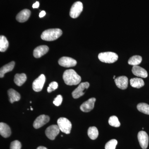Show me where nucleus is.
I'll use <instances>...</instances> for the list:
<instances>
[{
  "instance_id": "obj_8",
  "label": "nucleus",
  "mask_w": 149,
  "mask_h": 149,
  "mask_svg": "<svg viewBox=\"0 0 149 149\" xmlns=\"http://www.w3.org/2000/svg\"><path fill=\"white\" fill-rule=\"evenodd\" d=\"M58 125H53L48 127L45 130V134L48 139L54 140L60 132Z\"/></svg>"
},
{
  "instance_id": "obj_18",
  "label": "nucleus",
  "mask_w": 149,
  "mask_h": 149,
  "mask_svg": "<svg viewBox=\"0 0 149 149\" xmlns=\"http://www.w3.org/2000/svg\"><path fill=\"white\" fill-rule=\"evenodd\" d=\"M9 97V100L11 103H13L15 102L19 101L20 99V95L15 90L10 89L8 91Z\"/></svg>"
},
{
  "instance_id": "obj_20",
  "label": "nucleus",
  "mask_w": 149,
  "mask_h": 149,
  "mask_svg": "<svg viewBox=\"0 0 149 149\" xmlns=\"http://www.w3.org/2000/svg\"><path fill=\"white\" fill-rule=\"evenodd\" d=\"M27 80V76L24 73L16 74L14 77V82L17 85L21 86Z\"/></svg>"
},
{
  "instance_id": "obj_35",
  "label": "nucleus",
  "mask_w": 149,
  "mask_h": 149,
  "mask_svg": "<svg viewBox=\"0 0 149 149\" xmlns=\"http://www.w3.org/2000/svg\"><path fill=\"white\" fill-rule=\"evenodd\" d=\"M115 77H116V76H115V75H114V76H113V78H114V79L115 78Z\"/></svg>"
},
{
  "instance_id": "obj_14",
  "label": "nucleus",
  "mask_w": 149,
  "mask_h": 149,
  "mask_svg": "<svg viewBox=\"0 0 149 149\" xmlns=\"http://www.w3.org/2000/svg\"><path fill=\"white\" fill-rule=\"evenodd\" d=\"M49 48L46 45L38 46L33 52V56L36 58H40L45 54L49 51Z\"/></svg>"
},
{
  "instance_id": "obj_1",
  "label": "nucleus",
  "mask_w": 149,
  "mask_h": 149,
  "mask_svg": "<svg viewBox=\"0 0 149 149\" xmlns=\"http://www.w3.org/2000/svg\"><path fill=\"white\" fill-rule=\"evenodd\" d=\"M65 83L68 85H77L81 82V78L80 75L73 69L65 70L63 76Z\"/></svg>"
},
{
  "instance_id": "obj_22",
  "label": "nucleus",
  "mask_w": 149,
  "mask_h": 149,
  "mask_svg": "<svg viewBox=\"0 0 149 149\" xmlns=\"http://www.w3.org/2000/svg\"><path fill=\"white\" fill-rule=\"evenodd\" d=\"M88 134L90 139L93 140H95L99 135L97 128L95 126L90 127L88 130Z\"/></svg>"
},
{
  "instance_id": "obj_13",
  "label": "nucleus",
  "mask_w": 149,
  "mask_h": 149,
  "mask_svg": "<svg viewBox=\"0 0 149 149\" xmlns=\"http://www.w3.org/2000/svg\"><path fill=\"white\" fill-rule=\"evenodd\" d=\"M114 81L118 88L121 90H125L128 88V80L126 76H119L115 79Z\"/></svg>"
},
{
  "instance_id": "obj_10",
  "label": "nucleus",
  "mask_w": 149,
  "mask_h": 149,
  "mask_svg": "<svg viewBox=\"0 0 149 149\" xmlns=\"http://www.w3.org/2000/svg\"><path fill=\"white\" fill-rule=\"evenodd\" d=\"M138 138L142 149H146L149 143V137L146 132L144 131H140L138 133Z\"/></svg>"
},
{
  "instance_id": "obj_31",
  "label": "nucleus",
  "mask_w": 149,
  "mask_h": 149,
  "mask_svg": "<svg viewBox=\"0 0 149 149\" xmlns=\"http://www.w3.org/2000/svg\"><path fill=\"white\" fill-rule=\"evenodd\" d=\"M39 6H40V3H39V2L37 1L35 3L33 4V5H32V8H38Z\"/></svg>"
},
{
  "instance_id": "obj_4",
  "label": "nucleus",
  "mask_w": 149,
  "mask_h": 149,
  "mask_svg": "<svg viewBox=\"0 0 149 149\" xmlns=\"http://www.w3.org/2000/svg\"><path fill=\"white\" fill-rule=\"evenodd\" d=\"M57 124L60 130L62 132L66 134L70 133L72 128V124L67 118H60L57 120Z\"/></svg>"
},
{
  "instance_id": "obj_29",
  "label": "nucleus",
  "mask_w": 149,
  "mask_h": 149,
  "mask_svg": "<svg viewBox=\"0 0 149 149\" xmlns=\"http://www.w3.org/2000/svg\"><path fill=\"white\" fill-rule=\"evenodd\" d=\"M21 144L19 141H15L10 144V149H21Z\"/></svg>"
},
{
  "instance_id": "obj_12",
  "label": "nucleus",
  "mask_w": 149,
  "mask_h": 149,
  "mask_svg": "<svg viewBox=\"0 0 149 149\" xmlns=\"http://www.w3.org/2000/svg\"><path fill=\"white\" fill-rule=\"evenodd\" d=\"M95 101L96 99L95 98H91L89 99L80 106V110L84 112H88L91 111L94 108Z\"/></svg>"
},
{
  "instance_id": "obj_30",
  "label": "nucleus",
  "mask_w": 149,
  "mask_h": 149,
  "mask_svg": "<svg viewBox=\"0 0 149 149\" xmlns=\"http://www.w3.org/2000/svg\"><path fill=\"white\" fill-rule=\"evenodd\" d=\"M63 101L62 96L61 95L57 96L55 98L53 101V104L56 106H59L62 103Z\"/></svg>"
},
{
  "instance_id": "obj_24",
  "label": "nucleus",
  "mask_w": 149,
  "mask_h": 149,
  "mask_svg": "<svg viewBox=\"0 0 149 149\" xmlns=\"http://www.w3.org/2000/svg\"><path fill=\"white\" fill-rule=\"evenodd\" d=\"M142 61V58L141 56L139 55L133 56L129 58L128 63L130 65L133 66L138 65Z\"/></svg>"
},
{
  "instance_id": "obj_9",
  "label": "nucleus",
  "mask_w": 149,
  "mask_h": 149,
  "mask_svg": "<svg viewBox=\"0 0 149 149\" xmlns=\"http://www.w3.org/2000/svg\"><path fill=\"white\" fill-rule=\"evenodd\" d=\"M58 63L61 66L64 67L69 68L75 66L77 64V61L72 58L68 57H62L59 59Z\"/></svg>"
},
{
  "instance_id": "obj_26",
  "label": "nucleus",
  "mask_w": 149,
  "mask_h": 149,
  "mask_svg": "<svg viewBox=\"0 0 149 149\" xmlns=\"http://www.w3.org/2000/svg\"><path fill=\"white\" fill-rule=\"evenodd\" d=\"M109 123L110 125L115 127H119L120 125L118 118L115 116H113L109 118Z\"/></svg>"
},
{
  "instance_id": "obj_6",
  "label": "nucleus",
  "mask_w": 149,
  "mask_h": 149,
  "mask_svg": "<svg viewBox=\"0 0 149 149\" xmlns=\"http://www.w3.org/2000/svg\"><path fill=\"white\" fill-rule=\"evenodd\" d=\"M90 84L88 82L80 83L77 88L72 92V96L74 99H77L85 94L84 91L89 88Z\"/></svg>"
},
{
  "instance_id": "obj_2",
  "label": "nucleus",
  "mask_w": 149,
  "mask_h": 149,
  "mask_svg": "<svg viewBox=\"0 0 149 149\" xmlns=\"http://www.w3.org/2000/svg\"><path fill=\"white\" fill-rule=\"evenodd\" d=\"M62 35V31L60 29H47L43 32L41 37L42 40L47 41H53L57 40Z\"/></svg>"
},
{
  "instance_id": "obj_28",
  "label": "nucleus",
  "mask_w": 149,
  "mask_h": 149,
  "mask_svg": "<svg viewBox=\"0 0 149 149\" xmlns=\"http://www.w3.org/2000/svg\"><path fill=\"white\" fill-rule=\"evenodd\" d=\"M58 88V84L57 82H52L49 85V87L47 88V92L49 93H50L57 89Z\"/></svg>"
},
{
  "instance_id": "obj_25",
  "label": "nucleus",
  "mask_w": 149,
  "mask_h": 149,
  "mask_svg": "<svg viewBox=\"0 0 149 149\" xmlns=\"http://www.w3.org/2000/svg\"><path fill=\"white\" fill-rule=\"evenodd\" d=\"M138 110L145 114L149 115V105L145 103H141L137 105Z\"/></svg>"
},
{
  "instance_id": "obj_15",
  "label": "nucleus",
  "mask_w": 149,
  "mask_h": 149,
  "mask_svg": "<svg viewBox=\"0 0 149 149\" xmlns=\"http://www.w3.org/2000/svg\"><path fill=\"white\" fill-rule=\"evenodd\" d=\"M31 15V11L27 9L23 10L17 15V20L19 22L27 21Z\"/></svg>"
},
{
  "instance_id": "obj_16",
  "label": "nucleus",
  "mask_w": 149,
  "mask_h": 149,
  "mask_svg": "<svg viewBox=\"0 0 149 149\" xmlns=\"http://www.w3.org/2000/svg\"><path fill=\"white\" fill-rule=\"evenodd\" d=\"M132 71L134 75L138 77L146 78L148 76V73L146 70L143 68L138 65L133 66Z\"/></svg>"
},
{
  "instance_id": "obj_19",
  "label": "nucleus",
  "mask_w": 149,
  "mask_h": 149,
  "mask_svg": "<svg viewBox=\"0 0 149 149\" xmlns=\"http://www.w3.org/2000/svg\"><path fill=\"white\" fill-rule=\"evenodd\" d=\"M15 65V62L14 61H11L8 64L6 65L1 68L0 70L1 78H3L4 76V74L7 72L11 71L14 68Z\"/></svg>"
},
{
  "instance_id": "obj_11",
  "label": "nucleus",
  "mask_w": 149,
  "mask_h": 149,
  "mask_svg": "<svg viewBox=\"0 0 149 149\" xmlns=\"http://www.w3.org/2000/svg\"><path fill=\"white\" fill-rule=\"evenodd\" d=\"M49 120V117L48 116L42 115L35 119L33 123V126L35 129H38L47 123Z\"/></svg>"
},
{
  "instance_id": "obj_34",
  "label": "nucleus",
  "mask_w": 149,
  "mask_h": 149,
  "mask_svg": "<svg viewBox=\"0 0 149 149\" xmlns=\"http://www.w3.org/2000/svg\"><path fill=\"white\" fill-rule=\"evenodd\" d=\"M31 110H33V109L32 108V107H31Z\"/></svg>"
},
{
  "instance_id": "obj_5",
  "label": "nucleus",
  "mask_w": 149,
  "mask_h": 149,
  "mask_svg": "<svg viewBox=\"0 0 149 149\" xmlns=\"http://www.w3.org/2000/svg\"><path fill=\"white\" fill-rule=\"evenodd\" d=\"M83 10V4L81 2L74 3L70 12V15L72 18H76L79 16Z\"/></svg>"
},
{
  "instance_id": "obj_33",
  "label": "nucleus",
  "mask_w": 149,
  "mask_h": 149,
  "mask_svg": "<svg viewBox=\"0 0 149 149\" xmlns=\"http://www.w3.org/2000/svg\"><path fill=\"white\" fill-rule=\"evenodd\" d=\"M37 149H47V148H46V147H43V146H40L39 147H38V148H37Z\"/></svg>"
},
{
  "instance_id": "obj_23",
  "label": "nucleus",
  "mask_w": 149,
  "mask_h": 149,
  "mask_svg": "<svg viewBox=\"0 0 149 149\" xmlns=\"http://www.w3.org/2000/svg\"><path fill=\"white\" fill-rule=\"evenodd\" d=\"M9 45V43L7 39L5 36H1L0 37V51L1 52H5L7 49Z\"/></svg>"
},
{
  "instance_id": "obj_17",
  "label": "nucleus",
  "mask_w": 149,
  "mask_h": 149,
  "mask_svg": "<svg viewBox=\"0 0 149 149\" xmlns=\"http://www.w3.org/2000/svg\"><path fill=\"white\" fill-rule=\"evenodd\" d=\"M0 134L3 138H7L11 134L10 128L7 124L4 123H0Z\"/></svg>"
},
{
  "instance_id": "obj_3",
  "label": "nucleus",
  "mask_w": 149,
  "mask_h": 149,
  "mask_svg": "<svg viewBox=\"0 0 149 149\" xmlns=\"http://www.w3.org/2000/svg\"><path fill=\"white\" fill-rule=\"evenodd\" d=\"M98 58L101 61L105 63H112L115 62L118 59L117 54L112 52H105L99 54Z\"/></svg>"
},
{
  "instance_id": "obj_7",
  "label": "nucleus",
  "mask_w": 149,
  "mask_h": 149,
  "mask_svg": "<svg viewBox=\"0 0 149 149\" xmlns=\"http://www.w3.org/2000/svg\"><path fill=\"white\" fill-rule=\"evenodd\" d=\"M46 81V77L44 74H42L35 79L32 84V88L35 92H40L42 90Z\"/></svg>"
},
{
  "instance_id": "obj_27",
  "label": "nucleus",
  "mask_w": 149,
  "mask_h": 149,
  "mask_svg": "<svg viewBox=\"0 0 149 149\" xmlns=\"http://www.w3.org/2000/svg\"><path fill=\"white\" fill-rule=\"evenodd\" d=\"M118 142L115 139H112L108 142L105 146V149H115L117 146Z\"/></svg>"
},
{
  "instance_id": "obj_21",
  "label": "nucleus",
  "mask_w": 149,
  "mask_h": 149,
  "mask_svg": "<svg viewBox=\"0 0 149 149\" xmlns=\"http://www.w3.org/2000/svg\"><path fill=\"white\" fill-rule=\"evenodd\" d=\"M130 85L133 88H140L145 85L143 80L140 78H133L130 80Z\"/></svg>"
},
{
  "instance_id": "obj_32",
  "label": "nucleus",
  "mask_w": 149,
  "mask_h": 149,
  "mask_svg": "<svg viewBox=\"0 0 149 149\" xmlns=\"http://www.w3.org/2000/svg\"><path fill=\"white\" fill-rule=\"evenodd\" d=\"M46 15V12L45 11H42L40 12V15H39V17H44L45 15Z\"/></svg>"
}]
</instances>
